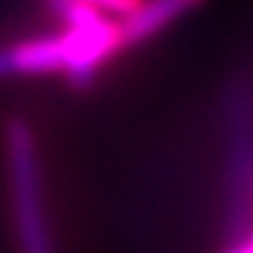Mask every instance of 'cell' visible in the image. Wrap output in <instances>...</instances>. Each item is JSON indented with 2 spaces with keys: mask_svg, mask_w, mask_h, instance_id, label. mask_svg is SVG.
I'll return each instance as SVG.
<instances>
[{
  "mask_svg": "<svg viewBox=\"0 0 253 253\" xmlns=\"http://www.w3.org/2000/svg\"><path fill=\"white\" fill-rule=\"evenodd\" d=\"M62 11L68 22L65 41V73L73 84H86L97 73V68L111 54L122 51V38H119V22H111L105 14L86 5L76 3H54Z\"/></svg>",
  "mask_w": 253,
  "mask_h": 253,
  "instance_id": "cell-2",
  "label": "cell"
},
{
  "mask_svg": "<svg viewBox=\"0 0 253 253\" xmlns=\"http://www.w3.org/2000/svg\"><path fill=\"white\" fill-rule=\"evenodd\" d=\"M8 73H14V65H11V54H8V49H0V78L8 76Z\"/></svg>",
  "mask_w": 253,
  "mask_h": 253,
  "instance_id": "cell-6",
  "label": "cell"
},
{
  "mask_svg": "<svg viewBox=\"0 0 253 253\" xmlns=\"http://www.w3.org/2000/svg\"><path fill=\"white\" fill-rule=\"evenodd\" d=\"M5 148H8V172L22 253H54L43 213V194H41V167L35 162V143L30 126L11 122L5 132Z\"/></svg>",
  "mask_w": 253,
  "mask_h": 253,
  "instance_id": "cell-1",
  "label": "cell"
},
{
  "mask_svg": "<svg viewBox=\"0 0 253 253\" xmlns=\"http://www.w3.org/2000/svg\"><path fill=\"white\" fill-rule=\"evenodd\" d=\"M14 73H54L65 68V41L62 35L54 38H35L19 46H8Z\"/></svg>",
  "mask_w": 253,
  "mask_h": 253,
  "instance_id": "cell-4",
  "label": "cell"
},
{
  "mask_svg": "<svg viewBox=\"0 0 253 253\" xmlns=\"http://www.w3.org/2000/svg\"><path fill=\"white\" fill-rule=\"evenodd\" d=\"M54 3H76V5H86V8H94L100 14H119L129 16L132 11L140 5V0H54Z\"/></svg>",
  "mask_w": 253,
  "mask_h": 253,
  "instance_id": "cell-5",
  "label": "cell"
},
{
  "mask_svg": "<svg viewBox=\"0 0 253 253\" xmlns=\"http://www.w3.org/2000/svg\"><path fill=\"white\" fill-rule=\"evenodd\" d=\"M202 0H140L135 11L124 19H119V38H122V49L137 46L143 41H148L159 30L183 16L186 11H191L194 5H200Z\"/></svg>",
  "mask_w": 253,
  "mask_h": 253,
  "instance_id": "cell-3",
  "label": "cell"
}]
</instances>
